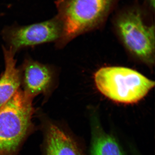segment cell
Segmentation results:
<instances>
[{
	"label": "cell",
	"mask_w": 155,
	"mask_h": 155,
	"mask_svg": "<svg viewBox=\"0 0 155 155\" xmlns=\"http://www.w3.org/2000/svg\"><path fill=\"white\" fill-rule=\"evenodd\" d=\"M32 101L19 88L0 109V155H18L34 131Z\"/></svg>",
	"instance_id": "6da1fadb"
},
{
	"label": "cell",
	"mask_w": 155,
	"mask_h": 155,
	"mask_svg": "<svg viewBox=\"0 0 155 155\" xmlns=\"http://www.w3.org/2000/svg\"><path fill=\"white\" fill-rule=\"evenodd\" d=\"M114 0H58V18L61 37L56 45L62 48L79 35L95 28L110 8Z\"/></svg>",
	"instance_id": "7a4b0ae2"
},
{
	"label": "cell",
	"mask_w": 155,
	"mask_h": 155,
	"mask_svg": "<svg viewBox=\"0 0 155 155\" xmlns=\"http://www.w3.org/2000/svg\"><path fill=\"white\" fill-rule=\"evenodd\" d=\"M98 89L114 101L133 104L140 101L154 86L155 82L139 72L119 67H103L94 75Z\"/></svg>",
	"instance_id": "3957f363"
},
{
	"label": "cell",
	"mask_w": 155,
	"mask_h": 155,
	"mask_svg": "<svg viewBox=\"0 0 155 155\" xmlns=\"http://www.w3.org/2000/svg\"><path fill=\"white\" fill-rule=\"evenodd\" d=\"M117 32L125 47L142 62L152 65L155 61V30L153 25L145 23L137 11L122 15L116 23Z\"/></svg>",
	"instance_id": "277c9868"
},
{
	"label": "cell",
	"mask_w": 155,
	"mask_h": 155,
	"mask_svg": "<svg viewBox=\"0 0 155 155\" xmlns=\"http://www.w3.org/2000/svg\"><path fill=\"white\" fill-rule=\"evenodd\" d=\"M61 34V22L58 17L45 22L26 26H13L4 28L3 39L8 48L16 54L27 47L51 42H57Z\"/></svg>",
	"instance_id": "5b68a950"
},
{
	"label": "cell",
	"mask_w": 155,
	"mask_h": 155,
	"mask_svg": "<svg viewBox=\"0 0 155 155\" xmlns=\"http://www.w3.org/2000/svg\"><path fill=\"white\" fill-rule=\"evenodd\" d=\"M21 88L26 97L33 100L42 94L48 99L55 84L56 73L51 66L31 58L25 59L19 68Z\"/></svg>",
	"instance_id": "8992f818"
},
{
	"label": "cell",
	"mask_w": 155,
	"mask_h": 155,
	"mask_svg": "<svg viewBox=\"0 0 155 155\" xmlns=\"http://www.w3.org/2000/svg\"><path fill=\"white\" fill-rule=\"evenodd\" d=\"M41 122L42 155H84L77 142L57 123L45 116Z\"/></svg>",
	"instance_id": "52a82bcc"
},
{
	"label": "cell",
	"mask_w": 155,
	"mask_h": 155,
	"mask_svg": "<svg viewBox=\"0 0 155 155\" xmlns=\"http://www.w3.org/2000/svg\"><path fill=\"white\" fill-rule=\"evenodd\" d=\"M5 70L0 78V109L20 88L19 69L16 67L15 54L11 49L3 47Z\"/></svg>",
	"instance_id": "ba28073f"
},
{
	"label": "cell",
	"mask_w": 155,
	"mask_h": 155,
	"mask_svg": "<svg viewBox=\"0 0 155 155\" xmlns=\"http://www.w3.org/2000/svg\"><path fill=\"white\" fill-rule=\"evenodd\" d=\"M91 153V155H125L116 140L98 127L93 132Z\"/></svg>",
	"instance_id": "9c48e42d"
},
{
	"label": "cell",
	"mask_w": 155,
	"mask_h": 155,
	"mask_svg": "<svg viewBox=\"0 0 155 155\" xmlns=\"http://www.w3.org/2000/svg\"><path fill=\"white\" fill-rule=\"evenodd\" d=\"M149 1L153 7H154V0H149Z\"/></svg>",
	"instance_id": "30bf717a"
}]
</instances>
